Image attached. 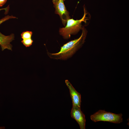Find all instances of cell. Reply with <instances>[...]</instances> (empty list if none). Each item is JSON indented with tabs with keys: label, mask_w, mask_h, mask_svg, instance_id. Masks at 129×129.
Listing matches in <instances>:
<instances>
[{
	"label": "cell",
	"mask_w": 129,
	"mask_h": 129,
	"mask_svg": "<svg viewBox=\"0 0 129 129\" xmlns=\"http://www.w3.org/2000/svg\"><path fill=\"white\" fill-rule=\"evenodd\" d=\"M14 34L5 36L0 32V45L2 51L5 49L12 50V45L10 43L14 39Z\"/></svg>",
	"instance_id": "7"
},
{
	"label": "cell",
	"mask_w": 129,
	"mask_h": 129,
	"mask_svg": "<svg viewBox=\"0 0 129 129\" xmlns=\"http://www.w3.org/2000/svg\"><path fill=\"white\" fill-rule=\"evenodd\" d=\"M70 114L71 117L78 123L80 129H85L86 122L85 116L81 111V108L73 106Z\"/></svg>",
	"instance_id": "5"
},
{
	"label": "cell",
	"mask_w": 129,
	"mask_h": 129,
	"mask_svg": "<svg viewBox=\"0 0 129 129\" xmlns=\"http://www.w3.org/2000/svg\"><path fill=\"white\" fill-rule=\"evenodd\" d=\"M122 115L121 113L116 114L104 110H99L91 115L90 118L95 122L103 121L119 124L123 122Z\"/></svg>",
	"instance_id": "3"
},
{
	"label": "cell",
	"mask_w": 129,
	"mask_h": 129,
	"mask_svg": "<svg viewBox=\"0 0 129 129\" xmlns=\"http://www.w3.org/2000/svg\"><path fill=\"white\" fill-rule=\"evenodd\" d=\"M7 0H0V7L4 5L7 1Z\"/></svg>",
	"instance_id": "11"
},
{
	"label": "cell",
	"mask_w": 129,
	"mask_h": 129,
	"mask_svg": "<svg viewBox=\"0 0 129 129\" xmlns=\"http://www.w3.org/2000/svg\"><path fill=\"white\" fill-rule=\"evenodd\" d=\"M33 42V41L31 38L23 39L21 41L22 43L26 47L31 46Z\"/></svg>",
	"instance_id": "10"
},
{
	"label": "cell",
	"mask_w": 129,
	"mask_h": 129,
	"mask_svg": "<svg viewBox=\"0 0 129 129\" xmlns=\"http://www.w3.org/2000/svg\"><path fill=\"white\" fill-rule=\"evenodd\" d=\"M82 29L81 35L79 38L64 44L61 47L58 52L52 53L47 51L49 57L54 59L66 60L72 57L82 47L85 42L87 32L84 27H82Z\"/></svg>",
	"instance_id": "1"
},
{
	"label": "cell",
	"mask_w": 129,
	"mask_h": 129,
	"mask_svg": "<svg viewBox=\"0 0 129 129\" xmlns=\"http://www.w3.org/2000/svg\"><path fill=\"white\" fill-rule=\"evenodd\" d=\"M65 0H63L64 1Z\"/></svg>",
	"instance_id": "13"
},
{
	"label": "cell",
	"mask_w": 129,
	"mask_h": 129,
	"mask_svg": "<svg viewBox=\"0 0 129 129\" xmlns=\"http://www.w3.org/2000/svg\"><path fill=\"white\" fill-rule=\"evenodd\" d=\"M53 3L55 8V13L59 16L63 24L65 26L67 20L70 17L64 4V1L59 0Z\"/></svg>",
	"instance_id": "4"
},
{
	"label": "cell",
	"mask_w": 129,
	"mask_h": 129,
	"mask_svg": "<svg viewBox=\"0 0 129 129\" xmlns=\"http://www.w3.org/2000/svg\"><path fill=\"white\" fill-rule=\"evenodd\" d=\"M84 10V15L81 19L75 20L70 18L67 20L66 25L64 27L59 28V34L64 39H68L70 38L71 35L76 34L82 29V22H86L87 20L86 16V13L85 8Z\"/></svg>",
	"instance_id": "2"
},
{
	"label": "cell",
	"mask_w": 129,
	"mask_h": 129,
	"mask_svg": "<svg viewBox=\"0 0 129 129\" xmlns=\"http://www.w3.org/2000/svg\"><path fill=\"white\" fill-rule=\"evenodd\" d=\"M32 34V31H26L23 32L21 34L22 38V39H25L31 38Z\"/></svg>",
	"instance_id": "9"
},
{
	"label": "cell",
	"mask_w": 129,
	"mask_h": 129,
	"mask_svg": "<svg viewBox=\"0 0 129 129\" xmlns=\"http://www.w3.org/2000/svg\"><path fill=\"white\" fill-rule=\"evenodd\" d=\"M59 0H53L52 2H53V3H54V2L57 1H58Z\"/></svg>",
	"instance_id": "12"
},
{
	"label": "cell",
	"mask_w": 129,
	"mask_h": 129,
	"mask_svg": "<svg viewBox=\"0 0 129 129\" xmlns=\"http://www.w3.org/2000/svg\"><path fill=\"white\" fill-rule=\"evenodd\" d=\"M65 82L69 90L73 106H76L81 108V101L80 94L76 91L68 80H66Z\"/></svg>",
	"instance_id": "6"
},
{
	"label": "cell",
	"mask_w": 129,
	"mask_h": 129,
	"mask_svg": "<svg viewBox=\"0 0 129 129\" xmlns=\"http://www.w3.org/2000/svg\"><path fill=\"white\" fill-rule=\"evenodd\" d=\"M9 9V5H8L6 8L0 9V11L2 10H4L5 11V13L7 14L8 12ZM16 18H17L16 17L12 16L7 15L0 20V25L3 22L10 19Z\"/></svg>",
	"instance_id": "8"
}]
</instances>
